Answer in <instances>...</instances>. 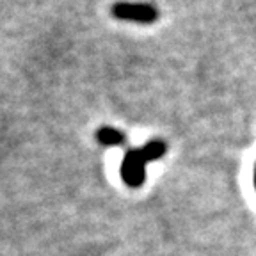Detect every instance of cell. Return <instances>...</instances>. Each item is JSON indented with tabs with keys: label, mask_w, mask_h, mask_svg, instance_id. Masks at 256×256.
<instances>
[{
	"label": "cell",
	"mask_w": 256,
	"mask_h": 256,
	"mask_svg": "<svg viewBox=\"0 0 256 256\" xmlns=\"http://www.w3.org/2000/svg\"><path fill=\"white\" fill-rule=\"evenodd\" d=\"M168 152V144L164 139H152L140 146V148H132L124 153L121 160V180L130 188H139L146 182V166L150 162L162 158Z\"/></svg>",
	"instance_id": "6da1fadb"
},
{
	"label": "cell",
	"mask_w": 256,
	"mask_h": 256,
	"mask_svg": "<svg viewBox=\"0 0 256 256\" xmlns=\"http://www.w3.org/2000/svg\"><path fill=\"white\" fill-rule=\"evenodd\" d=\"M110 14L121 22L152 25L158 20V9L150 2H126L120 0L110 8Z\"/></svg>",
	"instance_id": "7a4b0ae2"
},
{
	"label": "cell",
	"mask_w": 256,
	"mask_h": 256,
	"mask_svg": "<svg viewBox=\"0 0 256 256\" xmlns=\"http://www.w3.org/2000/svg\"><path fill=\"white\" fill-rule=\"evenodd\" d=\"M96 140L102 144V146H123L126 136L121 132L120 128L114 126H100L94 134Z\"/></svg>",
	"instance_id": "3957f363"
},
{
	"label": "cell",
	"mask_w": 256,
	"mask_h": 256,
	"mask_svg": "<svg viewBox=\"0 0 256 256\" xmlns=\"http://www.w3.org/2000/svg\"><path fill=\"white\" fill-rule=\"evenodd\" d=\"M252 184H254V188H256V162H254V168H252Z\"/></svg>",
	"instance_id": "277c9868"
}]
</instances>
